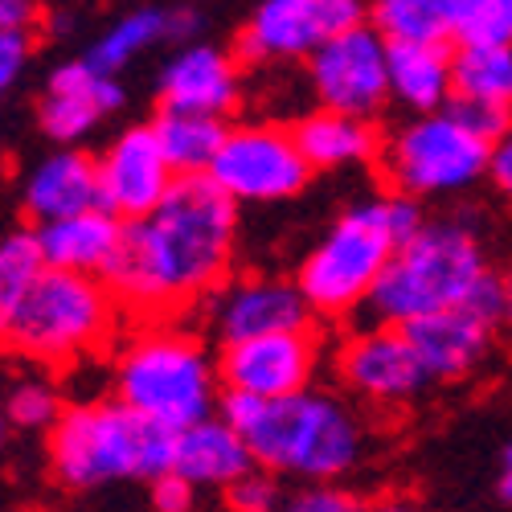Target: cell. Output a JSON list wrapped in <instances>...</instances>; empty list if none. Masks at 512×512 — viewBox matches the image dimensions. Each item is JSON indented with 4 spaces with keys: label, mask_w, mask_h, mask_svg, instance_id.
Listing matches in <instances>:
<instances>
[{
    "label": "cell",
    "mask_w": 512,
    "mask_h": 512,
    "mask_svg": "<svg viewBox=\"0 0 512 512\" xmlns=\"http://www.w3.org/2000/svg\"><path fill=\"white\" fill-rule=\"evenodd\" d=\"M238 205L209 177H185L164 205L123 226V246L103 283L123 316L168 320L230 283Z\"/></svg>",
    "instance_id": "obj_1"
},
{
    "label": "cell",
    "mask_w": 512,
    "mask_h": 512,
    "mask_svg": "<svg viewBox=\"0 0 512 512\" xmlns=\"http://www.w3.org/2000/svg\"><path fill=\"white\" fill-rule=\"evenodd\" d=\"M218 418L242 435L254 467H263L271 476H300L316 484L340 480L365 447L357 414L340 398L320 390L279 402L222 394Z\"/></svg>",
    "instance_id": "obj_2"
},
{
    "label": "cell",
    "mask_w": 512,
    "mask_h": 512,
    "mask_svg": "<svg viewBox=\"0 0 512 512\" xmlns=\"http://www.w3.org/2000/svg\"><path fill=\"white\" fill-rule=\"evenodd\" d=\"M422 226V205L398 193L349 209L295 271V287L308 300L312 316L340 320L369 304L394 254L410 238H418Z\"/></svg>",
    "instance_id": "obj_3"
},
{
    "label": "cell",
    "mask_w": 512,
    "mask_h": 512,
    "mask_svg": "<svg viewBox=\"0 0 512 512\" xmlns=\"http://www.w3.org/2000/svg\"><path fill=\"white\" fill-rule=\"evenodd\" d=\"M115 402L181 435L185 426L205 422L218 410V361H209L193 332L173 324H144L115 353Z\"/></svg>",
    "instance_id": "obj_4"
},
{
    "label": "cell",
    "mask_w": 512,
    "mask_h": 512,
    "mask_svg": "<svg viewBox=\"0 0 512 512\" xmlns=\"http://www.w3.org/2000/svg\"><path fill=\"white\" fill-rule=\"evenodd\" d=\"M177 435L127 410L123 402H87L62 410L50 431V467L66 488L107 480H160L173 472Z\"/></svg>",
    "instance_id": "obj_5"
},
{
    "label": "cell",
    "mask_w": 512,
    "mask_h": 512,
    "mask_svg": "<svg viewBox=\"0 0 512 512\" xmlns=\"http://www.w3.org/2000/svg\"><path fill=\"white\" fill-rule=\"evenodd\" d=\"M492 275L476 230L459 222H426L410 238L373 291V316L390 328H410L426 316L463 308L484 279Z\"/></svg>",
    "instance_id": "obj_6"
},
{
    "label": "cell",
    "mask_w": 512,
    "mask_h": 512,
    "mask_svg": "<svg viewBox=\"0 0 512 512\" xmlns=\"http://www.w3.org/2000/svg\"><path fill=\"white\" fill-rule=\"evenodd\" d=\"M123 308L103 279L50 271L33 283L0 349L37 365H70L107 349L119 332Z\"/></svg>",
    "instance_id": "obj_7"
},
{
    "label": "cell",
    "mask_w": 512,
    "mask_h": 512,
    "mask_svg": "<svg viewBox=\"0 0 512 512\" xmlns=\"http://www.w3.org/2000/svg\"><path fill=\"white\" fill-rule=\"evenodd\" d=\"M492 144L472 136L467 127L451 115H414L398 132L386 136L377 156V168L386 177L390 193L398 197H439V193H459L472 181L488 173Z\"/></svg>",
    "instance_id": "obj_8"
},
{
    "label": "cell",
    "mask_w": 512,
    "mask_h": 512,
    "mask_svg": "<svg viewBox=\"0 0 512 512\" xmlns=\"http://www.w3.org/2000/svg\"><path fill=\"white\" fill-rule=\"evenodd\" d=\"M209 181L234 205L238 201H287L312 181V164L304 160L291 127L283 123H238L209 168Z\"/></svg>",
    "instance_id": "obj_9"
},
{
    "label": "cell",
    "mask_w": 512,
    "mask_h": 512,
    "mask_svg": "<svg viewBox=\"0 0 512 512\" xmlns=\"http://www.w3.org/2000/svg\"><path fill=\"white\" fill-rule=\"evenodd\" d=\"M308 82L320 111L373 123L390 103V41L369 21L336 33L308 58Z\"/></svg>",
    "instance_id": "obj_10"
},
{
    "label": "cell",
    "mask_w": 512,
    "mask_h": 512,
    "mask_svg": "<svg viewBox=\"0 0 512 512\" xmlns=\"http://www.w3.org/2000/svg\"><path fill=\"white\" fill-rule=\"evenodd\" d=\"M361 21H369V9L357 0H267L242 25L238 54L246 62L312 58L324 41Z\"/></svg>",
    "instance_id": "obj_11"
},
{
    "label": "cell",
    "mask_w": 512,
    "mask_h": 512,
    "mask_svg": "<svg viewBox=\"0 0 512 512\" xmlns=\"http://www.w3.org/2000/svg\"><path fill=\"white\" fill-rule=\"evenodd\" d=\"M316 361H320V345L312 332L259 336V340H242V345H222L218 381L222 394L279 402L312 390Z\"/></svg>",
    "instance_id": "obj_12"
},
{
    "label": "cell",
    "mask_w": 512,
    "mask_h": 512,
    "mask_svg": "<svg viewBox=\"0 0 512 512\" xmlns=\"http://www.w3.org/2000/svg\"><path fill=\"white\" fill-rule=\"evenodd\" d=\"M95 164H99L103 209L115 213L123 226L156 213L164 205V197L173 193L177 181H181L173 173V164L164 160L152 123L123 127V132L95 156Z\"/></svg>",
    "instance_id": "obj_13"
},
{
    "label": "cell",
    "mask_w": 512,
    "mask_h": 512,
    "mask_svg": "<svg viewBox=\"0 0 512 512\" xmlns=\"http://www.w3.org/2000/svg\"><path fill=\"white\" fill-rule=\"evenodd\" d=\"M336 373L357 398L377 406H402L431 386V373L422 369L406 328L390 324L353 332L336 353Z\"/></svg>",
    "instance_id": "obj_14"
},
{
    "label": "cell",
    "mask_w": 512,
    "mask_h": 512,
    "mask_svg": "<svg viewBox=\"0 0 512 512\" xmlns=\"http://www.w3.org/2000/svg\"><path fill=\"white\" fill-rule=\"evenodd\" d=\"M205 304L222 345H242V340L283 332H312V308L295 287V279L242 275L230 279L222 291H213Z\"/></svg>",
    "instance_id": "obj_15"
},
{
    "label": "cell",
    "mask_w": 512,
    "mask_h": 512,
    "mask_svg": "<svg viewBox=\"0 0 512 512\" xmlns=\"http://www.w3.org/2000/svg\"><path fill=\"white\" fill-rule=\"evenodd\" d=\"M242 103V70L222 46L193 41L160 70V111L226 119Z\"/></svg>",
    "instance_id": "obj_16"
},
{
    "label": "cell",
    "mask_w": 512,
    "mask_h": 512,
    "mask_svg": "<svg viewBox=\"0 0 512 512\" xmlns=\"http://www.w3.org/2000/svg\"><path fill=\"white\" fill-rule=\"evenodd\" d=\"M123 107V87L111 74H99L87 58L62 62L50 82H46V99H41V132L50 140L74 148L82 136L95 132V123Z\"/></svg>",
    "instance_id": "obj_17"
},
{
    "label": "cell",
    "mask_w": 512,
    "mask_h": 512,
    "mask_svg": "<svg viewBox=\"0 0 512 512\" xmlns=\"http://www.w3.org/2000/svg\"><path fill=\"white\" fill-rule=\"evenodd\" d=\"M25 209L37 226L103 209L95 156H87L82 148H62V152L46 156L25 181Z\"/></svg>",
    "instance_id": "obj_18"
},
{
    "label": "cell",
    "mask_w": 512,
    "mask_h": 512,
    "mask_svg": "<svg viewBox=\"0 0 512 512\" xmlns=\"http://www.w3.org/2000/svg\"><path fill=\"white\" fill-rule=\"evenodd\" d=\"M406 336L422 369L431 373V381H455V377H467L488 357L492 324L480 320L472 308H451V312L410 324Z\"/></svg>",
    "instance_id": "obj_19"
},
{
    "label": "cell",
    "mask_w": 512,
    "mask_h": 512,
    "mask_svg": "<svg viewBox=\"0 0 512 512\" xmlns=\"http://www.w3.org/2000/svg\"><path fill=\"white\" fill-rule=\"evenodd\" d=\"M37 242H41V259H46L50 271L103 279L123 246V222L107 209H91L66 222L37 226Z\"/></svg>",
    "instance_id": "obj_20"
},
{
    "label": "cell",
    "mask_w": 512,
    "mask_h": 512,
    "mask_svg": "<svg viewBox=\"0 0 512 512\" xmlns=\"http://www.w3.org/2000/svg\"><path fill=\"white\" fill-rule=\"evenodd\" d=\"M254 467L250 447L242 443V435L230 422H222L218 414L193 422L177 435V451H173V472L185 484H213V488H230L234 480H242Z\"/></svg>",
    "instance_id": "obj_21"
},
{
    "label": "cell",
    "mask_w": 512,
    "mask_h": 512,
    "mask_svg": "<svg viewBox=\"0 0 512 512\" xmlns=\"http://www.w3.org/2000/svg\"><path fill=\"white\" fill-rule=\"evenodd\" d=\"M291 136L300 144L312 173H332V168H357V164H377L381 156V132L369 119L336 115V111H312L291 123Z\"/></svg>",
    "instance_id": "obj_22"
},
{
    "label": "cell",
    "mask_w": 512,
    "mask_h": 512,
    "mask_svg": "<svg viewBox=\"0 0 512 512\" xmlns=\"http://www.w3.org/2000/svg\"><path fill=\"white\" fill-rule=\"evenodd\" d=\"M197 9H132L123 13L115 25H107L95 46L87 50V62L99 70V74H119L132 58H140L148 46L164 37H189L197 29Z\"/></svg>",
    "instance_id": "obj_23"
},
{
    "label": "cell",
    "mask_w": 512,
    "mask_h": 512,
    "mask_svg": "<svg viewBox=\"0 0 512 512\" xmlns=\"http://www.w3.org/2000/svg\"><path fill=\"white\" fill-rule=\"evenodd\" d=\"M451 46H390V99L414 115H439L451 103Z\"/></svg>",
    "instance_id": "obj_24"
},
{
    "label": "cell",
    "mask_w": 512,
    "mask_h": 512,
    "mask_svg": "<svg viewBox=\"0 0 512 512\" xmlns=\"http://www.w3.org/2000/svg\"><path fill=\"white\" fill-rule=\"evenodd\" d=\"M152 132L160 140L164 160L173 164V173L185 177H209L213 160H218L230 123L226 119H209V115H185V111H160L152 119Z\"/></svg>",
    "instance_id": "obj_25"
},
{
    "label": "cell",
    "mask_w": 512,
    "mask_h": 512,
    "mask_svg": "<svg viewBox=\"0 0 512 512\" xmlns=\"http://www.w3.org/2000/svg\"><path fill=\"white\" fill-rule=\"evenodd\" d=\"M369 25L390 46H451V0H377Z\"/></svg>",
    "instance_id": "obj_26"
},
{
    "label": "cell",
    "mask_w": 512,
    "mask_h": 512,
    "mask_svg": "<svg viewBox=\"0 0 512 512\" xmlns=\"http://www.w3.org/2000/svg\"><path fill=\"white\" fill-rule=\"evenodd\" d=\"M451 99L496 103L512 111V50L451 46Z\"/></svg>",
    "instance_id": "obj_27"
},
{
    "label": "cell",
    "mask_w": 512,
    "mask_h": 512,
    "mask_svg": "<svg viewBox=\"0 0 512 512\" xmlns=\"http://www.w3.org/2000/svg\"><path fill=\"white\" fill-rule=\"evenodd\" d=\"M41 275H46V259H41L37 230H9L0 238V345Z\"/></svg>",
    "instance_id": "obj_28"
},
{
    "label": "cell",
    "mask_w": 512,
    "mask_h": 512,
    "mask_svg": "<svg viewBox=\"0 0 512 512\" xmlns=\"http://www.w3.org/2000/svg\"><path fill=\"white\" fill-rule=\"evenodd\" d=\"M451 46L512 50V0H451Z\"/></svg>",
    "instance_id": "obj_29"
},
{
    "label": "cell",
    "mask_w": 512,
    "mask_h": 512,
    "mask_svg": "<svg viewBox=\"0 0 512 512\" xmlns=\"http://www.w3.org/2000/svg\"><path fill=\"white\" fill-rule=\"evenodd\" d=\"M5 414L13 426H21V431H54L58 418H62V402L54 394L50 381H17V386L9 390L5 398Z\"/></svg>",
    "instance_id": "obj_30"
},
{
    "label": "cell",
    "mask_w": 512,
    "mask_h": 512,
    "mask_svg": "<svg viewBox=\"0 0 512 512\" xmlns=\"http://www.w3.org/2000/svg\"><path fill=\"white\" fill-rule=\"evenodd\" d=\"M447 111L467 127L472 136H480L484 144H496L512 132V111L496 107V103H472V99H451Z\"/></svg>",
    "instance_id": "obj_31"
},
{
    "label": "cell",
    "mask_w": 512,
    "mask_h": 512,
    "mask_svg": "<svg viewBox=\"0 0 512 512\" xmlns=\"http://www.w3.org/2000/svg\"><path fill=\"white\" fill-rule=\"evenodd\" d=\"M226 504L230 512H279V484L263 467H250L242 480L226 488Z\"/></svg>",
    "instance_id": "obj_32"
},
{
    "label": "cell",
    "mask_w": 512,
    "mask_h": 512,
    "mask_svg": "<svg viewBox=\"0 0 512 512\" xmlns=\"http://www.w3.org/2000/svg\"><path fill=\"white\" fill-rule=\"evenodd\" d=\"M33 58V33H5L0 29V95L25 74Z\"/></svg>",
    "instance_id": "obj_33"
},
{
    "label": "cell",
    "mask_w": 512,
    "mask_h": 512,
    "mask_svg": "<svg viewBox=\"0 0 512 512\" xmlns=\"http://www.w3.org/2000/svg\"><path fill=\"white\" fill-rule=\"evenodd\" d=\"M279 512H361V508H357V500H353L349 492L320 484V488H308V492H300V496H291Z\"/></svg>",
    "instance_id": "obj_34"
},
{
    "label": "cell",
    "mask_w": 512,
    "mask_h": 512,
    "mask_svg": "<svg viewBox=\"0 0 512 512\" xmlns=\"http://www.w3.org/2000/svg\"><path fill=\"white\" fill-rule=\"evenodd\" d=\"M193 484H185L177 472L152 480V508L156 512H189L193 508Z\"/></svg>",
    "instance_id": "obj_35"
},
{
    "label": "cell",
    "mask_w": 512,
    "mask_h": 512,
    "mask_svg": "<svg viewBox=\"0 0 512 512\" xmlns=\"http://www.w3.org/2000/svg\"><path fill=\"white\" fill-rule=\"evenodd\" d=\"M41 25V9L29 0H0V29L5 33H33Z\"/></svg>",
    "instance_id": "obj_36"
},
{
    "label": "cell",
    "mask_w": 512,
    "mask_h": 512,
    "mask_svg": "<svg viewBox=\"0 0 512 512\" xmlns=\"http://www.w3.org/2000/svg\"><path fill=\"white\" fill-rule=\"evenodd\" d=\"M488 177H492V185H496L504 197H512V132H508L504 140H496V144H492V156H488Z\"/></svg>",
    "instance_id": "obj_37"
},
{
    "label": "cell",
    "mask_w": 512,
    "mask_h": 512,
    "mask_svg": "<svg viewBox=\"0 0 512 512\" xmlns=\"http://www.w3.org/2000/svg\"><path fill=\"white\" fill-rule=\"evenodd\" d=\"M500 291H504V324L512 328V263L500 271Z\"/></svg>",
    "instance_id": "obj_38"
},
{
    "label": "cell",
    "mask_w": 512,
    "mask_h": 512,
    "mask_svg": "<svg viewBox=\"0 0 512 512\" xmlns=\"http://www.w3.org/2000/svg\"><path fill=\"white\" fill-rule=\"evenodd\" d=\"M361 512H418V508L406 504V500H377V504H369V508H361Z\"/></svg>",
    "instance_id": "obj_39"
},
{
    "label": "cell",
    "mask_w": 512,
    "mask_h": 512,
    "mask_svg": "<svg viewBox=\"0 0 512 512\" xmlns=\"http://www.w3.org/2000/svg\"><path fill=\"white\" fill-rule=\"evenodd\" d=\"M500 488H504V500L512 504V447L504 451V484Z\"/></svg>",
    "instance_id": "obj_40"
},
{
    "label": "cell",
    "mask_w": 512,
    "mask_h": 512,
    "mask_svg": "<svg viewBox=\"0 0 512 512\" xmlns=\"http://www.w3.org/2000/svg\"><path fill=\"white\" fill-rule=\"evenodd\" d=\"M5 439H9V414H5V406H0V447H5Z\"/></svg>",
    "instance_id": "obj_41"
}]
</instances>
